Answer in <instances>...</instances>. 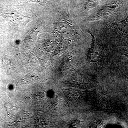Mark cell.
I'll list each match as a JSON object with an SVG mask.
<instances>
[{"label":"cell","mask_w":128,"mask_h":128,"mask_svg":"<svg viewBox=\"0 0 128 128\" xmlns=\"http://www.w3.org/2000/svg\"><path fill=\"white\" fill-rule=\"evenodd\" d=\"M121 4L118 1L105 4L88 17V21L92 22L108 18L118 11V10L121 7Z\"/></svg>","instance_id":"cell-1"},{"label":"cell","mask_w":128,"mask_h":128,"mask_svg":"<svg viewBox=\"0 0 128 128\" xmlns=\"http://www.w3.org/2000/svg\"><path fill=\"white\" fill-rule=\"evenodd\" d=\"M30 2H35L38 3L43 6L48 5L50 2V0H28Z\"/></svg>","instance_id":"cell-5"},{"label":"cell","mask_w":128,"mask_h":128,"mask_svg":"<svg viewBox=\"0 0 128 128\" xmlns=\"http://www.w3.org/2000/svg\"><path fill=\"white\" fill-rule=\"evenodd\" d=\"M35 97L37 98H44L45 96V93L42 92H37L35 94Z\"/></svg>","instance_id":"cell-6"},{"label":"cell","mask_w":128,"mask_h":128,"mask_svg":"<svg viewBox=\"0 0 128 128\" xmlns=\"http://www.w3.org/2000/svg\"><path fill=\"white\" fill-rule=\"evenodd\" d=\"M102 0H87L85 5L86 12L89 11L100 4Z\"/></svg>","instance_id":"cell-4"},{"label":"cell","mask_w":128,"mask_h":128,"mask_svg":"<svg viewBox=\"0 0 128 128\" xmlns=\"http://www.w3.org/2000/svg\"><path fill=\"white\" fill-rule=\"evenodd\" d=\"M111 26L120 36L128 38V15L124 20L112 23Z\"/></svg>","instance_id":"cell-3"},{"label":"cell","mask_w":128,"mask_h":128,"mask_svg":"<svg viewBox=\"0 0 128 128\" xmlns=\"http://www.w3.org/2000/svg\"><path fill=\"white\" fill-rule=\"evenodd\" d=\"M32 80L35 82H38L41 81L40 78L36 76H32Z\"/></svg>","instance_id":"cell-7"},{"label":"cell","mask_w":128,"mask_h":128,"mask_svg":"<svg viewBox=\"0 0 128 128\" xmlns=\"http://www.w3.org/2000/svg\"><path fill=\"white\" fill-rule=\"evenodd\" d=\"M88 32L92 37V41L90 48L87 54L88 60L90 62H96L100 57L99 47L94 36L90 32Z\"/></svg>","instance_id":"cell-2"},{"label":"cell","mask_w":128,"mask_h":128,"mask_svg":"<svg viewBox=\"0 0 128 128\" xmlns=\"http://www.w3.org/2000/svg\"><path fill=\"white\" fill-rule=\"evenodd\" d=\"M124 56L128 59V54H124Z\"/></svg>","instance_id":"cell-8"}]
</instances>
